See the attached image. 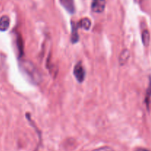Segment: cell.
<instances>
[{"label":"cell","instance_id":"cell-1","mask_svg":"<svg viewBox=\"0 0 151 151\" xmlns=\"http://www.w3.org/2000/svg\"><path fill=\"white\" fill-rule=\"evenodd\" d=\"M19 67L22 74L32 84L37 85L42 81L41 72L32 62L27 60H22L19 63Z\"/></svg>","mask_w":151,"mask_h":151},{"label":"cell","instance_id":"cell-2","mask_svg":"<svg viewBox=\"0 0 151 151\" xmlns=\"http://www.w3.org/2000/svg\"><path fill=\"white\" fill-rule=\"evenodd\" d=\"M74 76L76 78L77 81L79 83L83 82L84 79L86 77V71L84 69L83 66L81 62H78L74 68Z\"/></svg>","mask_w":151,"mask_h":151},{"label":"cell","instance_id":"cell-3","mask_svg":"<svg viewBox=\"0 0 151 151\" xmlns=\"http://www.w3.org/2000/svg\"><path fill=\"white\" fill-rule=\"evenodd\" d=\"M106 7V0H92L91 8L94 13H103Z\"/></svg>","mask_w":151,"mask_h":151},{"label":"cell","instance_id":"cell-4","mask_svg":"<svg viewBox=\"0 0 151 151\" xmlns=\"http://www.w3.org/2000/svg\"><path fill=\"white\" fill-rule=\"evenodd\" d=\"M60 2L68 13H71V14L75 13V6L74 0H60Z\"/></svg>","mask_w":151,"mask_h":151},{"label":"cell","instance_id":"cell-5","mask_svg":"<svg viewBox=\"0 0 151 151\" xmlns=\"http://www.w3.org/2000/svg\"><path fill=\"white\" fill-rule=\"evenodd\" d=\"M79 28L78 24L72 22V35H71V41L73 44H75L79 40V35H78V29Z\"/></svg>","mask_w":151,"mask_h":151},{"label":"cell","instance_id":"cell-6","mask_svg":"<svg viewBox=\"0 0 151 151\" xmlns=\"http://www.w3.org/2000/svg\"><path fill=\"white\" fill-rule=\"evenodd\" d=\"M10 27V19L7 16H3L0 18V31L4 32Z\"/></svg>","mask_w":151,"mask_h":151},{"label":"cell","instance_id":"cell-7","mask_svg":"<svg viewBox=\"0 0 151 151\" xmlns=\"http://www.w3.org/2000/svg\"><path fill=\"white\" fill-rule=\"evenodd\" d=\"M130 57V52L129 50L125 49V50H123L122 52H121L120 55H119V63L120 66H123L125 63L128 62V59H129Z\"/></svg>","mask_w":151,"mask_h":151},{"label":"cell","instance_id":"cell-8","mask_svg":"<svg viewBox=\"0 0 151 151\" xmlns=\"http://www.w3.org/2000/svg\"><path fill=\"white\" fill-rule=\"evenodd\" d=\"M78 25L79 27L83 28L86 30H88L91 26V22L88 18H83L79 21Z\"/></svg>","mask_w":151,"mask_h":151},{"label":"cell","instance_id":"cell-9","mask_svg":"<svg viewBox=\"0 0 151 151\" xmlns=\"http://www.w3.org/2000/svg\"><path fill=\"white\" fill-rule=\"evenodd\" d=\"M150 32L147 29H145L142 34V43L145 47H147L150 44Z\"/></svg>","mask_w":151,"mask_h":151},{"label":"cell","instance_id":"cell-10","mask_svg":"<svg viewBox=\"0 0 151 151\" xmlns=\"http://www.w3.org/2000/svg\"><path fill=\"white\" fill-rule=\"evenodd\" d=\"M17 45H18V49H19V57H22L24 54V50H23V42H22V38H21V37H18Z\"/></svg>","mask_w":151,"mask_h":151},{"label":"cell","instance_id":"cell-11","mask_svg":"<svg viewBox=\"0 0 151 151\" xmlns=\"http://www.w3.org/2000/svg\"><path fill=\"white\" fill-rule=\"evenodd\" d=\"M92 151H115L112 147H109V146H104V147H99V148L95 149Z\"/></svg>","mask_w":151,"mask_h":151},{"label":"cell","instance_id":"cell-12","mask_svg":"<svg viewBox=\"0 0 151 151\" xmlns=\"http://www.w3.org/2000/svg\"><path fill=\"white\" fill-rule=\"evenodd\" d=\"M151 96V81L150 82V86H149V88H147V96H146V103H147V105L148 106V100H150V97Z\"/></svg>","mask_w":151,"mask_h":151},{"label":"cell","instance_id":"cell-13","mask_svg":"<svg viewBox=\"0 0 151 151\" xmlns=\"http://www.w3.org/2000/svg\"><path fill=\"white\" fill-rule=\"evenodd\" d=\"M136 151H150V150H147V149L145 148H138L136 150Z\"/></svg>","mask_w":151,"mask_h":151}]
</instances>
